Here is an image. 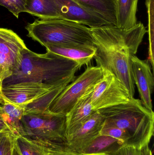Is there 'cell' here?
<instances>
[{"label":"cell","instance_id":"cell-11","mask_svg":"<svg viewBox=\"0 0 154 155\" xmlns=\"http://www.w3.org/2000/svg\"><path fill=\"white\" fill-rule=\"evenodd\" d=\"M105 118L98 110L73 134L67 138L68 149L80 155L82 150L94 138L100 134Z\"/></svg>","mask_w":154,"mask_h":155},{"label":"cell","instance_id":"cell-7","mask_svg":"<svg viewBox=\"0 0 154 155\" xmlns=\"http://www.w3.org/2000/svg\"><path fill=\"white\" fill-rule=\"evenodd\" d=\"M26 48L13 31L0 28V79L2 82L19 70Z\"/></svg>","mask_w":154,"mask_h":155},{"label":"cell","instance_id":"cell-27","mask_svg":"<svg viewBox=\"0 0 154 155\" xmlns=\"http://www.w3.org/2000/svg\"><path fill=\"white\" fill-rule=\"evenodd\" d=\"M108 155H140V149L124 146L116 152Z\"/></svg>","mask_w":154,"mask_h":155},{"label":"cell","instance_id":"cell-17","mask_svg":"<svg viewBox=\"0 0 154 155\" xmlns=\"http://www.w3.org/2000/svg\"><path fill=\"white\" fill-rule=\"evenodd\" d=\"M139 0H117V23L119 29L133 28L137 23V12Z\"/></svg>","mask_w":154,"mask_h":155},{"label":"cell","instance_id":"cell-15","mask_svg":"<svg viewBox=\"0 0 154 155\" xmlns=\"http://www.w3.org/2000/svg\"><path fill=\"white\" fill-rule=\"evenodd\" d=\"M24 114L22 107L12 104L6 98L0 103V117L15 137L24 135L22 122Z\"/></svg>","mask_w":154,"mask_h":155},{"label":"cell","instance_id":"cell-2","mask_svg":"<svg viewBox=\"0 0 154 155\" xmlns=\"http://www.w3.org/2000/svg\"><path fill=\"white\" fill-rule=\"evenodd\" d=\"M80 68L75 61L49 51L39 54L27 48L24 51L20 69L4 80L3 86L33 82L56 87L67 81H73Z\"/></svg>","mask_w":154,"mask_h":155},{"label":"cell","instance_id":"cell-29","mask_svg":"<svg viewBox=\"0 0 154 155\" xmlns=\"http://www.w3.org/2000/svg\"><path fill=\"white\" fill-rule=\"evenodd\" d=\"M3 82L0 79V101L3 100V98L5 97L3 94L2 91V88L3 86Z\"/></svg>","mask_w":154,"mask_h":155},{"label":"cell","instance_id":"cell-28","mask_svg":"<svg viewBox=\"0 0 154 155\" xmlns=\"http://www.w3.org/2000/svg\"><path fill=\"white\" fill-rule=\"evenodd\" d=\"M0 133H7L12 134L9 127L0 117Z\"/></svg>","mask_w":154,"mask_h":155},{"label":"cell","instance_id":"cell-6","mask_svg":"<svg viewBox=\"0 0 154 155\" xmlns=\"http://www.w3.org/2000/svg\"><path fill=\"white\" fill-rule=\"evenodd\" d=\"M104 72L98 66L88 67L85 71L68 84L49 107L53 114L66 115L79 99L103 77Z\"/></svg>","mask_w":154,"mask_h":155},{"label":"cell","instance_id":"cell-8","mask_svg":"<svg viewBox=\"0 0 154 155\" xmlns=\"http://www.w3.org/2000/svg\"><path fill=\"white\" fill-rule=\"evenodd\" d=\"M102 78L93 87L91 102L98 110L127 103L131 99L126 88L111 73L103 71Z\"/></svg>","mask_w":154,"mask_h":155},{"label":"cell","instance_id":"cell-21","mask_svg":"<svg viewBox=\"0 0 154 155\" xmlns=\"http://www.w3.org/2000/svg\"><path fill=\"white\" fill-rule=\"evenodd\" d=\"M25 137L39 155H80L70 151L65 145L44 142L27 137Z\"/></svg>","mask_w":154,"mask_h":155},{"label":"cell","instance_id":"cell-30","mask_svg":"<svg viewBox=\"0 0 154 155\" xmlns=\"http://www.w3.org/2000/svg\"><path fill=\"white\" fill-rule=\"evenodd\" d=\"M5 155H19V154L17 153L16 150L14 149V147L12 148L11 150H10L8 153Z\"/></svg>","mask_w":154,"mask_h":155},{"label":"cell","instance_id":"cell-23","mask_svg":"<svg viewBox=\"0 0 154 155\" xmlns=\"http://www.w3.org/2000/svg\"><path fill=\"white\" fill-rule=\"evenodd\" d=\"M100 134L108 136L120 140L124 143V146H127L129 139V137L124 130L115 126L105 123L100 131Z\"/></svg>","mask_w":154,"mask_h":155},{"label":"cell","instance_id":"cell-14","mask_svg":"<svg viewBox=\"0 0 154 155\" xmlns=\"http://www.w3.org/2000/svg\"><path fill=\"white\" fill-rule=\"evenodd\" d=\"M45 48L47 51L75 61L80 67L89 64L96 50L95 45H49Z\"/></svg>","mask_w":154,"mask_h":155},{"label":"cell","instance_id":"cell-5","mask_svg":"<svg viewBox=\"0 0 154 155\" xmlns=\"http://www.w3.org/2000/svg\"><path fill=\"white\" fill-rule=\"evenodd\" d=\"M22 122L24 136L45 142L67 145L66 115L53 114L49 111L28 112L24 113Z\"/></svg>","mask_w":154,"mask_h":155},{"label":"cell","instance_id":"cell-24","mask_svg":"<svg viewBox=\"0 0 154 155\" xmlns=\"http://www.w3.org/2000/svg\"><path fill=\"white\" fill-rule=\"evenodd\" d=\"M14 147L19 155H39L24 136L15 137Z\"/></svg>","mask_w":154,"mask_h":155},{"label":"cell","instance_id":"cell-20","mask_svg":"<svg viewBox=\"0 0 154 155\" xmlns=\"http://www.w3.org/2000/svg\"><path fill=\"white\" fill-rule=\"evenodd\" d=\"M72 82L71 81H67L55 87L31 103L21 106L24 109V113L49 111V107L54 99L70 83Z\"/></svg>","mask_w":154,"mask_h":155},{"label":"cell","instance_id":"cell-13","mask_svg":"<svg viewBox=\"0 0 154 155\" xmlns=\"http://www.w3.org/2000/svg\"><path fill=\"white\" fill-rule=\"evenodd\" d=\"M93 87L79 99L72 109L66 115L67 139L74 134L96 111L91 102Z\"/></svg>","mask_w":154,"mask_h":155},{"label":"cell","instance_id":"cell-19","mask_svg":"<svg viewBox=\"0 0 154 155\" xmlns=\"http://www.w3.org/2000/svg\"><path fill=\"white\" fill-rule=\"evenodd\" d=\"M25 12L39 19H60L52 0H25Z\"/></svg>","mask_w":154,"mask_h":155},{"label":"cell","instance_id":"cell-12","mask_svg":"<svg viewBox=\"0 0 154 155\" xmlns=\"http://www.w3.org/2000/svg\"><path fill=\"white\" fill-rule=\"evenodd\" d=\"M54 87L40 83L26 82L3 86L2 91L9 102L23 106L31 103Z\"/></svg>","mask_w":154,"mask_h":155},{"label":"cell","instance_id":"cell-9","mask_svg":"<svg viewBox=\"0 0 154 155\" xmlns=\"http://www.w3.org/2000/svg\"><path fill=\"white\" fill-rule=\"evenodd\" d=\"M60 19L76 22L90 28L111 25L104 17L74 0H52Z\"/></svg>","mask_w":154,"mask_h":155},{"label":"cell","instance_id":"cell-18","mask_svg":"<svg viewBox=\"0 0 154 155\" xmlns=\"http://www.w3.org/2000/svg\"><path fill=\"white\" fill-rule=\"evenodd\" d=\"M99 14L111 25H116L117 0H74Z\"/></svg>","mask_w":154,"mask_h":155},{"label":"cell","instance_id":"cell-10","mask_svg":"<svg viewBox=\"0 0 154 155\" xmlns=\"http://www.w3.org/2000/svg\"><path fill=\"white\" fill-rule=\"evenodd\" d=\"M131 72L134 84L137 86L142 104L148 110L153 111L152 94L154 80L148 61L140 60L136 55L133 56L131 59Z\"/></svg>","mask_w":154,"mask_h":155},{"label":"cell","instance_id":"cell-25","mask_svg":"<svg viewBox=\"0 0 154 155\" xmlns=\"http://www.w3.org/2000/svg\"><path fill=\"white\" fill-rule=\"evenodd\" d=\"M0 5L7 8L16 18L20 13L25 12V0H0Z\"/></svg>","mask_w":154,"mask_h":155},{"label":"cell","instance_id":"cell-3","mask_svg":"<svg viewBox=\"0 0 154 155\" xmlns=\"http://www.w3.org/2000/svg\"><path fill=\"white\" fill-rule=\"evenodd\" d=\"M104 123L115 126L129 137L127 146L141 149L149 144L154 135V113L146 108L141 100L131 98L127 103L99 109Z\"/></svg>","mask_w":154,"mask_h":155},{"label":"cell","instance_id":"cell-1","mask_svg":"<svg viewBox=\"0 0 154 155\" xmlns=\"http://www.w3.org/2000/svg\"><path fill=\"white\" fill-rule=\"evenodd\" d=\"M90 31L96 48L94 58L97 66L114 74L133 98L135 86L131 59L136 54L148 31L139 22L127 30L108 25L90 28Z\"/></svg>","mask_w":154,"mask_h":155},{"label":"cell","instance_id":"cell-26","mask_svg":"<svg viewBox=\"0 0 154 155\" xmlns=\"http://www.w3.org/2000/svg\"><path fill=\"white\" fill-rule=\"evenodd\" d=\"M15 137L10 133H0V155H5L13 148Z\"/></svg>","mask_w":154,"mask_h":155},{"label":"cell","instance_id":"cell-22","mask_svg":"<svg viewBox=\"0 0 154 155\" xmlns=\"http://www.w3.org/2000/svg\"><path fill=\"white\" fill-rule=\"evenodd\" d=\"M148 15L149 34V61L154 69V0H146Z\"/></svg>","mask_w":154,"mask_h":155},{"label":"cell","instance_id":"cell-16","mask_svg":"<svg viewBox=\"0 0 154 155\" xmlns=\"http://www.w3.org/2000/svg\"><path fill=\"white\" fill-rule=\"evenodd\" d=\"M124 146L122 141L105 135H99L82 150L80 155H108Z\"/></svg>","mask_w":154,"mask_h":155},{"label":"cell","instance_id":"cell-4","mask_svg":"<svg viewBox=\"0 0 154 155\" xmlns=\"http://www.w3.org/2000/svg\"><path fill=\"white\" fill-rule=\"evenodd\" d=\"M28 36L46 47L48 45H95L90 28L68 20L39 19L25 27Z\"/></svg>","mask_w":154,"mask_h":155}]
</instances>
